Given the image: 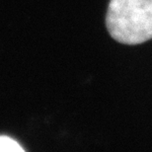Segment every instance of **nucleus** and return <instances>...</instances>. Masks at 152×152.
<instances>
[{"label":"nucleus","instance_id":"2","mask_svg":"<svg viewBox=\"0 0 152 152\" xmlns=\"http://www.w3.org/2000/svg\"><path fill=\"white\" fill-rule=\"evenodd\" d=\"M0 151H24V149L20 146V144L15 139L9 137V136L1 135L0 136Z\"/></svg>","mask_w":152,"mask_h":152},{"label":"nucleus","instance_id":"1","mask_svg":"<svg viewBox=\"0 0 152 152\" xmlns=\"http://www.w3.org/2000/svg\"><path fill=\"white\" fill-rule=\"evenodd\" d=\"M111 37L124 45L152 39V0H111L106 16Z\"/></svg>","mask_w":152,"mask_h":152}]
</instances>
